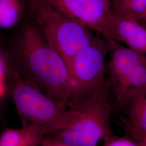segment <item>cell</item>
I'll list each match as a JSON object with an SVG mask.
<instances>
[{
    "instance_id": "52a82bcc",
    "label": "cell",
    "mask_w": 146,
    "mask_h": 146,
    "mask_svg": "<svg viewBox=\"0 0 146 146\" xmlns=\"http://www.w3.org/2000/svg\"><path fill=\"white\" fill-rule=\"evenodd\" d=\"M71 19L101 34L116 40L111 0H44Z\"/></svg>"
},
{
    "instance_id": "30bf717a",
    "label": "cell",
    "mask_w": 146,
    "mask_h": 146,
    "mask_svg": "<svg viewBox=\"0 0 146 146\" xmlns=\"http://www.w3.org/2000/svg\"><path fill=\"white\" fill-rule=\"evenodd\" d=\"M125 109L127 116L121 118L124 125L146 134V94L136 97Z\"/></svg>"
},
{
    "instance_id": "2e32d148",
    "label": "cell",
    "mask_w": 146,
    "mask_h": 146,
    "mask_svg": "<svg viewBox=\"0 0 146 146\" xmlns=\"http://www.w3.org/2000/svg\"><path fill=\"white\" fill-rule=\"evenodd\" d=\"M5 74V67L2 59L0 58V95L3 93L4 91L3 86V77Z\"/></svg>"
},
{
    "instance_id": "8992f818",
    "label": "cell",
    "mask_w": 146,
    "mask_h": 146,
    "mask_svg": "<svg viewBox=\"0 0 146 146\" xmlns=\"http://www.w3.org/2000/svg\"><path fill=\"white\" fill-rule=\"evenodd\" d=\"M108 52L106 40L95 37L88 46L73 58L69 67V102L108 91L110 85L106 77Z\"/></svg>"
},
{
    "instance_id": "e0dca14e",
    "label": "cell",
    "mask_w": 146,
    "mask_h": 146,
    "mask_svg": "<svg viewBox=\"0 0 146 146\" xmlns=\"http://www.w3.org/2000/svg\"><path fill=\"white\" fill-rule=\"evenodd\" d=\"M139 21L141 22L144 26H145L146 27V9L145 11L144 12L143 15L142 16L140 20Z\"/></svg>"
},
{
    "instance_id": "4fadbf2b",
    "label": "cell",
    "mask_w": 146,
    "mask_h": 146,
    "mask_svg": "<svg viewBox=\"0 0 146 146\" xmlns=\"http://www.w3.org/2000/svg\"><path fill=\"white\" fill-rule=\"evenodd\" d=\"M102 146H140L130 136H117L113 134L104 141Z\"/></svg>"
},
{
    "instance_id": "5b68a950",
    "label": "cell",
    "mask_w": 146,
    "mask_h": 146,
    "mask_svg": "<svg viewBox=\"0 0 146 146\" xmlns=\"http://www.w3.org/2000/svg\"><path fill=\"white\" fill-rule=\"evenodd\" d=\"M105 40L110 54L107 71V80L114 95L113 107L121 111L136 97L146 94V55L114 39Z\"/></svg>"
},
{
    "instance_id": "3957f363",
    "label": "cell",
    "mask_w": 146,
    "mask_h": 146,
    "mask_svg": "<svg viewBox=\"0 0 146 146\" xmlns=\"http://www.w3.org/2000/svg\"><path fill=\"white\" fill-rule=\"evenodd\" d=\"M106 91L78 101H70L68 108L74 117L70 125L49 135L69 146H102L114 134L110 123L113 110Z\"/></svg>"
},
{
    "instance_id": "8fae6325",
    "label": "cell",
    "mask_w": 146,
    "mask_h": 146,
    "mask_svg": "<svg viewBox=\"0 0 146 146\" xmlns=\"http://www.w3.org/2000/svg\"><path fill=\"white\" fill-rule=\"evenodd\" d=\"M23 11L22 0H0V28L13 27L21 19Z\"/></svg>"
},
{
    "instance_id": "ba28073f",
    "label": "cell",
    "mask_w": 146,
    "mask_h": 146,
    "mask_svg": "<svg viewBox=\"0 0 146 146\" xmlns=\"http://www.w3.org/2000/svg\"><path fill=\"white\" fill-rule=\"evenodd\" d=\"M114 15L116 41L124 42L128 47L146 55V27L134 18Z\"/></svg>"
},
{
    "instance_id": "277c9868",
    "label": "cell",
    "mask_w": 146,
    "mask_h": 146,
    "mask_svg": "<svg viewBox=\"0 0 146 146\" xmlns=\"http://www.w3.org/2000/svg\"><path fill=\"white\" fill-rule=\"evenodd\" d=\"M31 15L47 43L69 67L78 52L95 38L87 27L56 10L44 0H29Z\"/></svg>"
},
{
    "instance_id": "9a60e30c",
    "label": "cell",
    "mask_w": 146,
    "mask_h": 146,
    "mask_svg": "<svg viewBox=\"0 0 146 146\" xmlns=\"http://www.w3.org/2000/svg\"><path fill=\"white\" fill-rule=\"evenodd\" d=\"M40 146H69L56 141L49 136H46L42 140Z\"/></svg>"
},
{
    "instance_id": "6da1fadb",
    "label": "cell",
    "mask_w": 146,
    "mask_h": 146,
    "mask_svg": "<svg viewBox=\"0 0 146 146\" xmlns=\"http://www.w3.org/2000/svg\"><path fill=\"white\" fill-rule=\"evenodd\" d=\"M21 56L24 78L67 107L70 98L67 64L47 43L40 31L34 27H27L23 34Z\"/></svg>"
},
{
    "instance_id": "7a4b0ae2",
    "label": "cell",
    "mask_w": 146,
    "mask_h": 146,
    "mask_svg": "<svg viewBox=\"0 0 146 146\" xmlns=\"http://www.w3.org/2000/svg\"><path fill=\"white\" fill-rule=\"evenodd\" d=\"M12 99L22 125L45 129L47 135L68 127L74 119L73 110L37 88L19 73L10 75Z\"/></svg>"
},
{
    "instance_id": "9c48e42d",
    "label": "cell",
    "mask_w": 146,
    "mask_h": 146,
    "mask_svg": "<svg viewBox=\"0 0 146 146\" xmlns=\"http://www.w3.org/2000/svg\"><path fill=\"white\" fill-rule=\"evenodd\" d=\"M47 135L43 128L22 125L20 128H8L0 135V146H40Z\"/></svg>"
},
{
    "instance_id": "7c38bea8",
    "label": "cell",
    "mask_w": 146,
    "mask_h": 146,
    "mask_svg": "<svg viewBox=\"0 0 146 146\" xmlns=\"http://www.w3.org/2000/svg\"><path fill=\"white\" fill-rule=\"evenodd\" d=\"M113 12L140 21L146 9V0H111Z\"/></svg>"
},
{
    "instance_id": "5bb4252c",
    "label": "cell",
    "mask_w": 146,
    "mask_h": 146,
    "mask_svg": "<svg viewBox=\"0 0 146 146\" xmlns=\"http://www.w3.org/2000/svg\"><path fill=\"white\" fill-rule=\"evenodd\" d=\"M125 126L130 137L137 141L140 146H146V134L136 131L129 126Z\"/></svg>"
}]
</instances>
